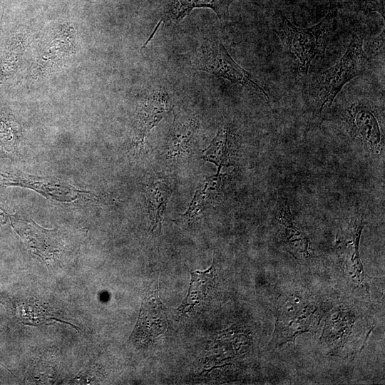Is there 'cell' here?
Segmentation results:
<instances>
[{
  "label": "cell",
  "instance_id": "cell-9",
  "mask_svg": "<svg viewBox=\"0 0 385 385\" xmlns=\"http://www.w3.org/2000/svg\"><path fill=\"white\" fill-rule=\"evenodd\" d=\"M276 222L279 237L285 249L297 260L309 256V238L298 225L287 200H280L277 206Z\"/></svg>",
  "mask_w": 385,
  "mask_h": 385
},
{
  "label": "cell",
  "instance_id": "cell-13",
  "mask_svg": "<svg viewBox=\"0 0 385 385\" xmlns=\"http://www.w3.org/2000/svg\"><path fill=\"white\" fill-rule=\"evenodd\" d=\"M170 104L167 93L155 91L141 103L136 120L135 145L142 150L146 137L150 130L167 115Z\"/></svg>",
  "mask_w": 385,
  "mask_h": 385
},
{
  "label": "cell",
  "instance_id": "cell-14",
  "mask_svg": "<svg viewBox=\"0 0 385 385\" xmlns=\"http://www.w3.org/2000/svg\"><path fill=\"white\" fill-rule=\"evenodd\" d=\"M202 158L217 167V172L223 167L233 165L236 160L235 136L229 125L220 128L208 147L203 151Z\"/></svg>",
  "mask_w": 385,
  "mask_h": 385
},
{
  "label": "cell",
  "instance_id": "cell-5",
  "mask_svg": "<svg viewBox=\"0 0 385 385\" xmlns=\"http://www.w3.org/2000/svg\"><path fill=\"white\" fill-rule=\"evenodd\" d=\"M158 279L151 282L143 298L139 317L131 334L135 344L146 346L167 329L166 309L159 297Z\"/></svg>",
  "mask_w": 385,
  "mask_h": 385
},
{
  "label": "cell",
  "instance_id": "cell-19",
  "mask_svg": "<svg viewBox=\"0 0 385 385\" xmlns=\"http://www.w3.org/2000/svg\"><path fill=\"white\" fill-rule=\"evenodd\" d=\"M22 125L13 111L6 103H0V145L7 152H14L22 138Z\"/></svg>",
  "mask_w": 385,
  "mask_h": 385
},
{
  "label": "cell",
  "instance_id": "cell-1",
  "mask_svg": "<svg viewBox=\"0 0 385 385\" xmlns=\"http://www.w3.org/2000/svg\"><path fill=\"white\" fill-rule=\"evenodd\" d=\"M368 60L362 38L359 34L353 35L346 51L338 61L314 77L309 83L308 93L314 111L320 113L329 108L342 88L364 72Z\"/></svg>",
  "mask_w": 385,
  "mask_h": 385
},
{
  "label": "cell",
  "instance_id": "cell-11",
  "mask_svg": "<svg viewBox=\"0 0 385 385\" xmlns=\"http://www.w3.org/2000/svg\"><path fill=\"white\" fill-rule=\"evenodd\" d=\"M190 276L188 294L177 309L183 315H190L197 312L210 299L217 282L215 260L206 270L190 271Z\"/></svg>",
  "mask_w": 385,
  "mask_h": 385
},
{
  "label": "cell",
  "instance_id": "cell-20",
  "mask_svg": "<svg viewBox=\"0 0 385 385\" xmlns=\"http://www.w3.org/2000/svg\"><path fill=\"white\" fill-rule=\"evenodd\" d=\"M384 31L381 32L376 37L370 44L369 51L371 53H384Z\"/></svg>",
  "mask_w": 385,
  "mask_h": 385
},
{
  "label": "cell",
  "instance_id": "cell-3",
  "mask_svg": "<svg viewBox=\"0 0 385 385\" xmlns=\"http://www.w3.org/2000/svg\"><path fill=\"white\" fill-rule=\"evenodd\" d=\"M275 328L267 349H274L287 342L294 344L296 337L314 331L323 314L319 303L306 295H288L278 305Z\"/></svg>",
  "mask_w": 385,
  "mask_h": 385
},
{
  "label": "cell",
  "instance_id": "cell-15",
  "mask_svg": "<svg viewBox=\"0 0 385 385\" xmlns=\"http://www.w3.org/2000/svg\"><path fill=\"white\" fill-rule=\"evenodd\" d=\"M198 126V120L195 117L174 120L165 154L168 160L175 162L189 154Z\"/></svg>",
  "mask_w": 385,
  "mask_h": 385
},
{
  "label": "cell",
  "instance_id": "cell-17",
  "mask_svg": "<svg viewBox=\"0 0 385 385\" xmlns=\"http://www.w3.org/2000/svg\"><path fill=\"white\" fill-rule=\"evenodd\" d=\"M152 231L160 229L164 213L172 194L169 185L159 179H153L145 190Z\"/></svg>",
  "mask_w": 385,
  "mask_h": 385
},
{
  "label": "cell",
  "instance_id": "cell-4",
  "mask_svg": "<svg viewBox=\"0 0 385 385\" xmlns=\"http://www.w3.org/2000/svg\"><path fill=\"white\" fill-rule=\"evenodd\" d=\"M192 63L197 70L250 88L266 101H269V96L265 91L253 79L247 71L235 61L219 40L205 39L198 48Z\"/></svg>",
  "mask_w": 385,
  "mask_h": 385
},
{
  "label": "cell",
  "instance_id": "cell-18",
  "mask_svg": "<svg viewBox=\"0 0 385 385\" xmlns=\"http://www.w3.org/2000/svg\"><path fill=\"white\" fill-rule=\"evenodd\" d=\"M222 177L220 173H216L207 177L203 185L195 192L189 207L182 218L188 222L197 219L199 214L212 203L222 190Z\"/></svg>",
  "mask_w": 385,
  "mask_h": 385
},
{
  "label": "cell",
  "instance_id": "cell-6",
  "mask_svg": "<svg viewBox=\"0 0 385 385\" xmlns=\"http://www.w3.org/2000/svg\"><path fill=\"white\" fill-rule=\"evenodd\" d=\"M344 121L351 136L373 153L381 151L384 136L376 111L367 99L357 100L344 111Z\"/></svg>",
  "mask_w": 385,
  "mask_h": 385
},
{
  "label": "cell",
  "instance_id": "cell-2",
  "mask_svg": "<svg viewBox=\"0 0 385 385\" xmlns=\"http://www.w3.org/2000/svg\"><path fill=\"white\" fill-rule=\"evenodd\" d=\"M335 16L336 9L331 7L317 24L300 28L294 26L281 11L276 12L273 30L301 76H307L312 61L322 49L324 36Z\"/></svg>",
  "mask_w": 385,
  "mask_h": 385
},
{
  "label": "cell",
  "instance_id": "cell-7",
  "mask_svg": "<svg viewBox=\"0 0 385 385\" xmlns=\"http://www.w3.org/2000/svg\"><path fill=\"white\" fill-rule=\"evenodd\" d=\"M364 222L359 216L352 217L347 226L337 235L336 247L343 270L358 284H366V274L359 256V241Z\"/></svg>",
  "mask_w": 385,
  "mask_h": 385
},
{
  "label": "cell",
  "instance_id": "cell-12",
  "mask_svg": "<svg viewBox=\"0 0 385 385\" xmlns=\"http://www.w3.org/2000/svg\"><path fill=\"white\" fill-rule=\"evenodd\" d=\"M235 0H170L163 17L143 46L145 47L153 38L160 26L166 22H178L189 15L193 9H211L219 19L225 21L229 19V9Z\"/></svg>",
  "mask_w": 385,
  "mask_h": 385
},
{
  "label": "cell",
  "instance_id": "cell-16",
  "mask_svg": "<svg viewBox=\"0 0 385 385\" xmlns=\"http://www.w3.org/2000/svg\"><path fill=\"white\" fill-rule=\"evenodd\" d=\"M26 40L20 34L8 36L0 51V81L12 78L19 70Z\"/></svg>",
  "mask_w": 385,
  "mask_h": 385
},
{
  "label": "cell",
  "instance_id": "cell-8",
  "mask_svg": "<svg viewBox=\"0 0 385 385\" xmlns=\"http://www.w3.org/2000/svg\"><path fill=\"white\" fill-rule=\"evenodd\" d=\"M11 222L14 229L33 254L46 263L53 260L61 249L56 230H46L32 220L27 222L14 216L11 217Z\"/></svg>",
  "mask_w": 385,
  "mask_h": 385
},
{
  "label": "cell",
  "instance_id": "cell-10",
  "mask_svg": "<svg viewBox=\"0 0 385 385\" xmlns=\"http://www.w3.org/2000/svg\"><path fill=\"white\" fill-rule=\"evenodd\" d=\"M360 315L348 307H339L327 317L322 339L336 354L344 353V347L352 340L355 323Z\"/></svg>",
  "mask_w": 385,
  "mask_h": 385
},
{
  "label": "cell",
  "instance_id": "cell-21",
  "mask_svg": "<svg viewBox=\"0 0 385 385\" xmlns=\"http://www.w3.org/2000/svg\"><path fill=\"white\" fill-rule=\"evenodd\" d=\"M4 211L0 205V216L4 217Z\"/></svg>",
  "mask_w": 385,
  "mask_h": 385
}]
</instances>
